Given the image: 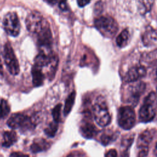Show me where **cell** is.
<instances>
[{
  "instance_id": "cb8c5ba5",
  "label": "cell",
  "mask_w": 157,
  "mask_h": 157,
  "mask_svg": "<svg viewBox=\"0 0 157 157\" xmlns=\"http://www.w3.org/2000/svg\"><path fill=\"white\" fill-rule=\"evenodd\" d=\"M44 1L51 5H53L58 3L59 7L61 9H64L67 6L66 0H44Z\"/></svg>"
},
{
  "instance_id": "603a6c76",
  "label": "cell",
  "mask_w": 157,
  "mask_h": 157,
  "mask_svg": "<svg viewBox=\"0 0 157 157\" xmlns=\"http://www.w3.org/2000/svg\"><path fill=\"white\" fill-rule=\"evenodd\" d=\"M153 4V0H142V7L144 8V13H147L150 11Z\"/></svg>"
},
{
  "instance_id": "7a4b0ae2",
  "label": "cell",
  "mask_w": 157,
  "mask_h": 157,
  "mask_svg": "<svg viewBox=\"0 0 157 157\" xmlns=\"http://www.w3.org/2000/svg\"><path fill=\"white\" fill-rule=\"evenodd\" d=\"M156 93L151 91L145 98L144 103L139 110V120L143 123L151 121L156 115Z\"/></svg>"
},
{
  "instance_id": "ffe728a7",
  "label": "cell",
  "mask_w": 157,
  "mask_h": 157,
  "mask_svg": "<svg viewBox=\"0 0 157 157\" xmlns=\"http://www.w3.org/2000/svg\"><path fill=\"white\" fill-rule=\"evenodd\" d=\"M58 123L55 121L51 122L49 125L45 129L44 131L45 133L49 137H54L55 136V134L58 130Z\"/></svg>"
},
{
  "instance_id": "9c48e42d",
  "label": "cell",
  "mask_w": 157,
  "mask_h": 157,
  "mask_svg": "<svg viewBox=\"0 0 157 157\" xmlns=\"http://www.w3.org/2000/svg\"><path fill=\"white\" fill-rule=\"evenodd\" d=\"M145 89V85L143 82H138L131 85L127 90L126 101L132 105L135 106L139 102L140 96Z\"/></svg>"
},
{
  "instance_id": "f1b7e54d",
  "label": "cell",
  "mask_w": 157,
  "mask_h": 157,
  "mask_svg": "<svg viewBox=\"0 0 157 157\" xmlns=\"http://www.w3.org/2000/svg\"><path fill=\"white\" fill-rule=\"evenodd\" d=\"M0 118H1V109H0Z\"/></svg>"
},
{
  "instance_id": "83f0119b",
  "label": "cell",
  "mask_w": 157,
  "mask_h": 157,
  "mask_svg": "<svg viewBox=\"0 0 157 157\" xmlns=\"http://www.w3.org/2000/svg\"><path fill=\"white\" fill-rule=\"evenodd\" d=\"M91 0H77V3L79 7H82L88 4Z\"/></svg>"
},
{
  "instance_id": "484cf974",
  "label": "cell",
  "mask_w": 157,
  "mask_h": 157,
  "mask_svg": "<svg viewBox=\"0 0 157 157\" xmlns=\"http://www.w3.org/2000/svg\"><path fill=\"white\" fill-rule=\"evenodd\" d=\"M105 157H117V152L115 149H110L105 154Z\"/></svg>"
},
{
  "instance_id": "8992f818",
  "label": "cell",
  "mask_w": 157,
  "mask_h": 157,
  "mask_svg": "<svg viewBox=\"0 0 157 157\" xmlns=\"http://www.w3.org/2000/svg\"><path fill=\"white\" fill-rule=\"evenodd\" d=\"M7 124L12 129L21 128L26 130L33 129L36 126L31 118L21 113L13 114L7 120Z\"/></svg>"
},
{
  "instance_id": "4316f807",
  "label": "cell",
  "mask_w": 157,
  "mask_h": 157,
  "mask_svg": "<svg viewBox=\"0 0 157 157\" xmlns=\"http://www.w3.org/2000/svg\"><path fill=\"white\" fill-rule=\"evenodd\" d=\"M10 157H29V156L21 152H13L10 154Z\"/></svg>"
},
{
  "instance_id": "d6986e66",
  "label": "cell",
  "mask_w": 157,
  "mask_h": 157,
  "mask_svg": "<svg viewBox=\"0 0 157 157\" xmlns=\"http://www.w3.org/2000/svg\"><path fill=\"white\" fill-rule=\"evenodd\" d=\"M117 137V133L109 130L102 133L101 137V141L103 145H106L110 144L111 142H113L114 140H115Z\"/></svg>"
},
{
  "instance_id": "5b68a950",
  "label": "cell",
  "mask_w": 157,
  "mask_h": 157,
  "mask_svg": "<svg viewBox=\"0 0 157 157\" xmlns=\"http://www.w3.org/2000/svg\"><path fill=\"white\" fill-rule=\"evenodd\" d=\"M135 122V112L131 106H124L120 108L118 113V123L121 128L129 130L134 126Z\"/></svg>"
},
{
  "instance_id": "44dd1931",
  "label": "cell",
  "mask_w": 157,
  "mask_h": 157,
  "mask_svg": "<svg viewBox=\"0 0 157 157\" xmlns=\"http://www.w3.org/2000/svg\"><path fill=\"white\" fill-rule=\"evenodd\" d=\"M1 117L5 118L10 112V107L8 102L5 99H2L0 103Z\"/></svg>"
},
{
  "instance_id": "9a60e30c",
  "label": "cell",
  "mask_w": 157,
  "mask_h": 157,
  "mask_svg": "<svg viewBox=\"0 0 157 157\" xmlns=\"http://www.w3.org/2000/svg\"><path fill=\"white\" fill-rule=\"evenodd\" d=\"M50 147L49 143L45 139L39 138L36 139L33 141V143L31 145V150L33 153H37L42 151H45Z\"/></svg>"
},
{
  "instance_id": "4fadbf2b",
  "label": "cell",
  "mask_w": 157,
  "mask_h": 157,
  "mask_svg": "<svg viewBox=\"0 0 157 157\" xmlns=\"http://www.w3.org/2000/svg\"><path fill=\"white\" fill-rule=\"evenodd\" d=\"M156 31L151 26L146 27L144 32L142 35V40L144 45L151 47L156 44Z\"/></svg>"
},
{
  "instance_id": "d4e9b609",
  "label": "cell",
  "mask_w": 157,
  "mask_h": 157,
  "mask_svg": "<svg viewBox=\"0 0 157 157\" xmlns=\"http://www.w3.org/2000/svg\"><path fill=\"white\" fill-rule=\"evenodd\" d=\"M67 157H88L84 152L80 151H72Z\"/></svg>"
},
{
  "instance_id": "30bf717a",
  "label": "cell",
  "mask_w": 157,
  "mask_h": 157,
  "mask_svg": "<svg viewBox=\"0 0 157 157\" xmlns=\"http://www.w3.org/2000/svg\"><path fill=\"white\" fill-rule=\"evenodd\" d=\"M152 131L146 129L139 136L137 140V147L139 150V157H147L148 153V146L153 140Z\"/></svg>"
},
{
  "instance_id": "e0dca14e",
  "label": "cell",
  "mask_w": 157,
  "mask_h": 157,
  "mask_svg": "<svg viewBox=\"0 0 157 157\" xmlns=\"http://www.w3.org/2000/svg\"><path fill=\"white\" fill-rule=\"evenodd\" d=\"M129 38L130 34L129 30L128 29H123L117 37L116 42L117 45L120 48L124 47L128 44Z\"/></svg>"
},
{
  "instance_id": "5bb4252c",
  "label": "cell",
  "mask_w": 157,
  "mask_h": 157,
  "mask_svg": "<svg viewBox=\"0 0 157 157\" xmlns=\"http://www.w3.org/2000/svg\"><path fill=\"white\" fill-rule=\"evenodd\" d=\"M33 83L35 86H41L45 79V74L40 68L33 65L31 70Z\"/></svg>"
},
{
  "instance_id": "2e32d148",
  "label": "cell",
  "mask_w": 157,
  "mask_h": 157,
  "mask_svg": "<svg viewBox=\"0 0 157 157\" xmlns=\"http://www.w3.org/2000/svg\"><path fill=\"white\" fill-rule=\"evenodd\" d=\"M17 140V136L14 131H5L3 134L2 145L4 147H9Z\"/></svg>"
},
{
  "instance_id": "52a82bcc",
  "label": "cell",
  "mask_w": 157,
  "mask_h": 157,
  "mask_svg": "<svg viewBox=\"0 0 157 157\" xmlns=\"http://www.w3.org/2000/svg\"><path fill=\"white\" fill-rule=\"evenodd\" d=\"M4 59L9 72L12 75H17L20 72L19 63L9 42H7L4 46Z\"/></svg>"
},
{
  "instance_id": "7c38bea8",
  "label": "cell",
  "mask_w": 157,
  "mask_h": 157,
  "mask_svg": "<svg viewBox=\"0 0 157 157\" xmlns=\"http://www.w3.org/2000/svg\"><path fill=\"white\" fill-rule=\"evenodd\" d=\"M147 74L146 69L142 65L132 67L124 77V80L127 83L134 82L144 77Z\"/></svg>"
},
{
  "instance_id": "6da1fadb",
  "label": "cell",
  "mask_w": 157,
  "mask_h": 157,
  "mask_svg": "<svg viewBox=\"0 0 157 157\" xmlns=\"http://www.w3.org/2000/svg\"><path fill=\"white\" fill-rule=\"evenodd\" d=\"M93 115L96 122L102 127L107 126L110 121L111 117L104 98L98 96L93 105Z\"/></svg>"
},
{
  "instance_id": "8fae6325",
  "label": "cell",
  "mask_w": 157,
  "mask_h": 157,
  "mask_svg": "<svg viewBox=\"0 0 157 157\" xmlns=\"http://www.w3.org/2000/svg\"><path fill=\"white\" fill-rule=\"evenodd\" d=\"M90 112H87L86 116L83 118L80 124V132L82 136L86 139L93 138L97 134L98 130L92 123L90 117Z\"/></svg>"
},
{
  "instance_id": "ba28073f",
  "label": "cell",
  "mask_w": 157,
  "mask_h": 157,
  "mask_svg": "<svg viewBox=\"0 0 157 157\" xmlns=\"http://www.w3.org/2000/svg\"><path fill=\"white\" fill-rule=\"evenodd\" d=\"M3 26L6 32L10 36H17L20 31V23L15 12H9L4 17Z\"/></svg>"
},
{
  "instance_id": "ac0fdd59",
  "label": "cell",
  "mask_w": 157,
  "mask_h": 157,
  "mask_svg": "<svg viewBox=\"0 0 157 157\" xmlns=\"http://www.w3.org/2000/svg\"><path fill=\"white\" fill-rule=\"evenodd\" d=\"M75 95H76L75 91H73L67 98L65 102V105H64V110H63L65 115H67L71 112L75 101Z\"/></svg>"
},
{
  "instance_id": "277c9868",
  "label": "cell",
  "mask_w": 157,
  "mask_h": 157,
  "mask_svg": "<svg viewBox=\"0 0 157 157\" xmlns=\"http://www.w3.org/2000/svg\"><path fill=\"white\" fill-rule=\"evenodd\" d=\"M26 25L27 29L30 33L36 35L50 28L49 23L46 18L37 11H33L27 16Z\"/></svg>"
},
{
  "instance_id": "7402d4cb",
  "label": "cell",
  "mask_w": 157,
  "mask_h": 157,
  "mask_svg": "<svg viewBox=\"0 0 157 157\" xmlns=\"http://www.w3.org/2000/svg\"><path fill=\"white\" fill-rule=\"evenodd\" d=\"M62 105L61 104H57L52 110V116L53 118V121L59 123L61 121V109Z\"/></svg>"
},
{
  "instance_id": "3957f363",
  "label": "cell",
  "mask_w": 157,
  "mask_h": 157,
  "mask_svg": "<svg viewBox=\"0 0 157 157\" xmlns=\"http://www.w3.org/2000/svg\"><path fill=\"white\" fill-rule=\"evenodd\" d=\"M94 26L104 37H113L118 30V25L115 20L110 16L104 15L94 20Z\"/></svg>"
}]
</instances>
